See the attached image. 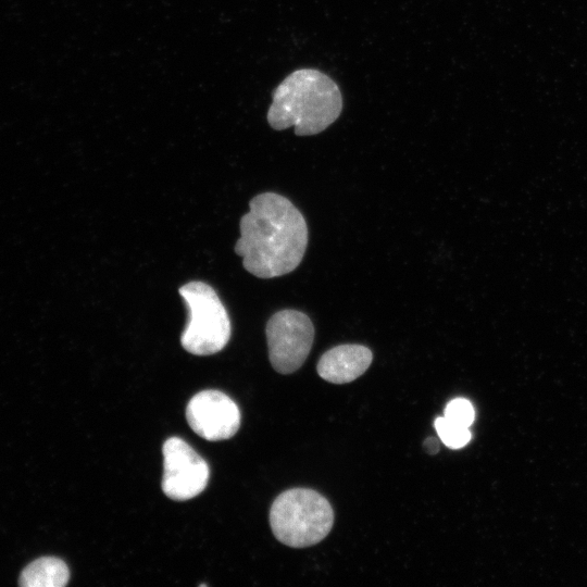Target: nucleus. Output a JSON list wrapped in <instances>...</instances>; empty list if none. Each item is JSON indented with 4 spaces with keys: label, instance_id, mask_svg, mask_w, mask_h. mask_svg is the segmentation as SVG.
<instances>
[{
    "label": "nucleus",
    "instance_id": "f257e3e1",
    "mask_svg": "<svg viewBox=\"0 0 587 587\" xmlns=\"http://www.w3.org/2000/svg\"><path fill=\"white\" fill-rule=\"evenodd\" d=\"M239 230L235 252L242 258L243 267L259 278L292 272L307 250L304 216L288 198L275 192H263L250 200Z\"/></svg>",
    "mask_w": 587,
    "mask_h": 587
},
{
    "label": "nucleus",
    "instance_id": "f03ea898",
    "mask_svg": "<svg viewBox=\"0 0 587 587\" xmlns=\"http://www.w3.org/2000/svg\"><path fill=\"white\" fill-rule=\"evenodd\" d=\"M342 110L338 85L315 68H300L289 74L273 91L267 112L272 128L294 126L298 136L316 135L333 124Z\"/></svg>",
    "mask_w": 587,
    "mask_h": 587
},
{
    "label": "nucleus",
    "instance_id": "7ed1b4c3",
    "mask_svg": "<svg viewBox=\"0 0 587 587\" xmlns=\"http://www.w3.org/2000/svg\"><path fill=\"white\" fill-rule=\"evenodd\" d=\"M334 511L329 501L315 490L292 488L272 503L270 525L275 538L291 548L311 547L332 530Z\"/></svg>",
    "mask_w": 587,
    "mask_h": 587
},
{
    "label": "nucleus",
    "instance_id": "20e7f679",
    "mask_svg": "<svg viewBox=\"0 0 587 587\" xmlns=\"http://www.w3.org/2000/svg\"><path fill=\"white\" fill-rule=\"evenodd\" d=\"M188 310V321L180 335L183 348L196 355L221 351L232 334L229 315L216 291L209 284L193 280L178 289Z\"/></svg>",
    "mask_w": 587,
    "mask_h": 587
},
{
    "label": "nucleus",
    "instance_id": "39448f33",
    "mask_svg": "<svg viewBox=\"0 0 587 587\" xmlns=\"http://www.w3.org/2000/svg\"><path fill=\"white\" fill-rule=\"evenodd\" d=\"M314 334L313 323L305 313L294 309L274 313L265 326L272 367L280 374L300 369L311 351Z\"/></svg>",
    "mask_w": 587,
    "mask_h": 587
},
{
    "label": "nucleus",
    "instance_id": "423d86ee",
    "mask_svg": "<svg viewBox=\"0 0 587 587\" xmlns=\"http://www.w3.org/2000/svg\"><path fill=\"white\" fill-rule=\"evenodd\" d=\"M162 490L171 499L189 500L201 494L209 480L207 462L182 438L166 439L162 448Z\"/></svg>",
    "mask_w": 587,
    "mask_h": 587
},
{
    "label": "nucleus",
    "instance_id": "0eeeda50",
    "mask_svg": "<svg viewBox=\"0 0 587 587\" xmlns=\"http://www.w3.org/2000/svg\"><path fill=\"white\" fill-rule=\"evenodd\" d=\"M186 419L197 435L210 441L228 439L240 426V411L235 401L212 389L200 391L189 400Z\"/></svg>",
    "mask_w": 587,
    "mask_h": 587
},
{
    "label": "nucleus",
    "instance_id": "6e6552de",
    "mask_svg": "<svg viewBox=\"0 0 587 587\" xmlns=\"http://www.w3.org/2000/svg\"><path fill=\"white\" fill-rule=\"evenodd\" d=\"M372 351L362 345H339L322 354L316 371L326 382L347 384L360 377L371 365Z\"/></svg>",
    "mask_w": 587,
    "mask_h": 587
},
{
    "label": "nucleus",
    "instance_id": "1a4fd4ad",
    "mask_svg": "<svg viewBox=\"0 0 587 587\" xmlns=\"http://www.w3.org/2000/svg\"><path fill=\"white\" fill-rule=\"evenodd\" d=\"M68 578V567L61 559L42 557L22 571L18 584L23 587H62Z\"/></svg>",
    "mask_w": 587,
    "mask_h": 587
},
{
    "label": "nucleus",
    "instance_id": "9d476101",
    "mask_svg": "<svg viewBox=\"0 0 587 587\" xmlns=\"http://www.w3.org/2000/svg\"><path fill=\"white\" fill-rule=\"evenodd\" d=\"M434 425L439 439L451 449H460L466 446L472 438L467 427L453 424L445 416L437 417Z\"/></svg>",
    "mask_w": 587,
    "mask_h": 587
},
{
    "label": "nucleus",
    "instance_id": "9b49d317",
    "mask_svg": "<svg viewBox=\"0 0 587 587\" xmlns=\"http://www.w3.org/2000/svg\"><path fill=\"white\" fill-rule=\"evenodd\" d=\"M444 416L453 424L469 428L474 422L475 410L467 399L457 398L446 405Z\"/></svg>",
    "mask_w": 587,
    "mask_h": 587
},
{
    "label": "nucleus",
    "instance_id": "f8f14e48",
    "mask_svg": "<svg viewBox=\"0 0 587 587\" xmlns=\"http://www.w3.org/2000/svg\"><path fill=\"white\" fill-rule=\"evenodd\" d=\"M424 448L429 454H435L439 450V441L437 438H427L424 442Z\"/></svg>",
    "mask_w": 587,
    "mask_h": 587
}]
</instances>
